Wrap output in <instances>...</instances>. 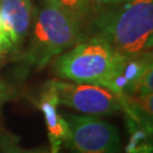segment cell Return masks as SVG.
<instances>
[{
    "instance_id": "1",
    "label": "cell",
    "mask_w": 153,
    "mask_h": 153,
    "mask_svg": "<svg viewBox=\"0 0 153 153\" xmlns=\"http://www.w3.org/2000/svg\"><path fill=\"white\" fill-rule=\"evenodd\" d=\"M94 36L103 39L118 55L149 53L153 42V0H129L92 18Z\"/></svg>"
},
{
    "instance_id": "11",
    "label": "cell",
    "mask_w": 153,
    "mask_h": 153,
    "mask_svg": "<svg viewBox=\"0 0 153 153\" xmlns=\"http://www.w3.org/2000/svg\"><path fill=\"white\" fill-rule=\"evenodd\" d=\"M13 47H14V44L11 43L10 39L7 35L5 30H4L2 24L0 23V56L6 53L7 51H9Z\"/></svg>"
},
{
    "instance_id": "8",
    "label": "cell",
    "mask_w": 153,
    "mask_h": 153,
    "mask_svg": "<svg viewBox=\"0 0 153 153\" xmlns=\"http://www.w3.org/2000/svg\"><path fill=\"white\" fill-rule=\"evenodd\" d=\"M52 4L71 13L81 22L88 19V0H49Z\"/></svg>"
},
{
    "instance_id": "10",
    "label": "cell",
    "mask_w": 153,
    "mask_h": 153,
    "mask_svg": "<svg viewBox=\"0 0 153 153\" xmlns=\"http://www.w3.org/2000/svg\"><path fill=\"white\" fill-rule=\"evenodd\" d=\"M14 88L9 86L7 83L0 81V110L7 101H9L14 97Z\"/></svg>"
},
{
    "instance_id": "7",
    "label": "cell",
    "mask_w": 153,
    "mask_h": 153,
    "mask_svg": "<svg viewBox=\"0 0 153 153\" xmlns=\"http://www.w3.org/2000/svg\"><path fill=\"white\" fill-rule=\"evenodd\" d=\"M58 99L52 90L47 86L39 100V108L44 117L50 140V152L59 153L61 145L69 138V126L65 117L58 112Z\"/></svg>"
},
{
    "instance_id": "6",
    "label": "cell",
    "mask_w": 153,
    "mask_h": 153,
    "mask_svg": "<svg viewBox=\"0 0 153 153\" xmlns=\"http://www.w3.org/2000/svg\"><path fill=\"white\" fill-rule=\"evenodd\" d=\"M32 16V0H0V23L14 45L27 35Z\"/></svg>"
},
{
    "instance_id": "2",
    "label": "cell",
    "mask_w": 153,
    "mask_h": 153,
    "mask_svg": "<svg viewBox=\"0 0 153 153\" xmlns=\"http://www.w3.org/2000/svg\"><path fill=\"white\" fill-rule=\"evenodd\" d=\"M124 59L107 41L93 36L60 55L55 61V71L61 78L110 90Z\"/></svg>"
},
{
    "instance_id": "9",
    "label": "cell",
    "mask_w": 153,
    "mask_h": 153,
    "mask_svg": "<svg viewBox=\"0 0 153 153\" xmlns=\"http://www.w3.org/2000/svg\"><path fill=\"white\" fill-rule=\"evenodd\" d=\"M129 0H88V18H92L101 11L109 9Z\"/></svg>"
},
{
    "instance_id": "3",
    "label": "cell",
    "mask_w": 153,
    "mask_h": 153,
    "mask_svg": "<svg viewBox=\"0 0 153 153\" xmlns=\"http://www.w3.org/2000/svg\"><path fill=\"white\" fill-rule=\"evenodd\" d=\"M84 23L71 13L44 0L39 11L26 58L32 65L43 68L53 58L76 45L82 38Z\"/></svg>"
},
{
    "instance_id": "5",
    "label": "cell",
    "mask_w": 153,
    "mask_h": 153,
    "mask_svg": "<svg viewBox=\"0 0 153 153\" xmlns=\"http://www.w3.org/2000/svg\"><path fill=\"white\" fill-rule=\"evenodd\" d=\"M71 153H119L120 136L112 124L91 115H68Z\"/></svg>"
},
{
    "instance_id": "12",
    "label": "cell",
    "mask_w": 153,
    "mask_h": 153,
    "mask_svg": "<svg viewBox=\"0 0 153 153\" xmlns=\"http://www.w3.org/2000/svg\"><path fill=\"white\" fill-rule=\"evenodd\" d=\"M28 153H51L50 151H38V152H28Z\"/></svg>"
},
{
    "instance_id": "4",
    "label": "cell",
    "mask_w": 153,
    "mask_h": 153,
    "mask_svg": "<svg viewBox=\"0 0 153 153\" xmlns=\"http://www.w3.org/2000/svg\"><path fill=\"white\" fill-rule=\"evenodd\" d=\"M47 86L53 91L59 104L85 115H112L123 110L120 99L110 90L99 85L52 79Z\"/></svg>"
}]
</instances>
